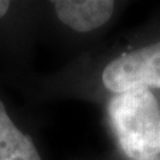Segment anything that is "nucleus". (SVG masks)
<instances>
[{
  "instance_id": "obj_2",
  "label": "nucleus",
  "mask_w": 160,
  "mask_h": 160,
  "mask_svg": "<svg viewBox=\"0 0 160 160\" xmlns=\"http://www.w3.org/2000/svg\"><path fill=\"white\" fill-rule=\"evenodd\" d=\"M102 80L113 93L135 88L160 89V42L113 59L103 71Z\"/></svg>"
},
{
  "instance_id": "obj_5",
  "label": "nucleus",
  "mask_w": 160,
  "mask_h": 160,
  "mask_svg": "<svg viewBox=\"0 0 160 160\" xmlns=\"http://www.w3.org/2000/svg\"><path fill=\"white\" fill-rule=\"evenodd\" d=\"M9 6H11V3L7 2V0H0V18H3L7 13Z\"/></svg>"
},
{
  "instance_id": "obj_1",
  "label": "nucleus",
  "mask_w": 160,
  "mask_h": 160,
  "mask_svg": "<svg viewBox=\"0 0 160 160\" xmlns=\"http://www.w3.org/2000/svg\"><path fill=\"white\" fill-rule=\"evenodd\" d=\"M109 126L128 159L160 155V108L151 89L115 93L108 102Z\"/></svg>"
},
{
  "instance_id": "obj_6",
  "label": "nucleus",
  "mask_w": 160,
  "mask_h": 160,
  "mask_svg": "<svg viewBox=\"0 0 160 160\" xmlns=\"http://www.w3.org/2000/svg\"><path fill=\"white\" fill-rule=\"evenodd\" d=\"M128 160H160V155H159V156H153V158H146V159H128Z\"/></svg>"
},
{
  "instance_id": "obj_3",
  "label": "nucleus",
  "mask_w": 160,
  "mask_h": 160,
  "mask_svg": "<svg viewBox=\"0 0 160 160\" xmlns=\"http://www.w3.org/2000/svg\"><path fill=\"white\" fill-rule=\"evenodd\" d=\"M52 4L60 22L78 32L102 27L113 12V2L109 0H58Z\"/></svg>"
},
{
  "instance_id": "obj_4",
  "label": "nucleus",
  "mask_w": 160,
  "mask_h": 160,
  "mask_svg": "<svg viewBox=\"0 0 160 160\" xmlns=\"http://www.w3.org/2000/svg\"><path fill=\"white\" fill-rule=\"evenodd\" d=\"M0 160H42L32 139L8 116L0 100Z\"/></svg>"
}]
</instances>
